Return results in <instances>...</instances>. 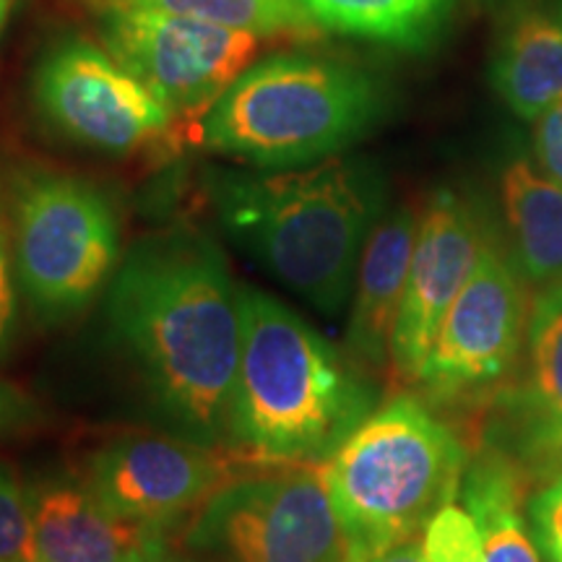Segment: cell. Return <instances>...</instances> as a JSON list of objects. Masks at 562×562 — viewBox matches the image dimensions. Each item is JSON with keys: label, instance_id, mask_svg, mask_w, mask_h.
<instances>
[{"label": "cell", "instance_id": "cell-12", "mask_svg": "<svg viewBox=\"0 0 562 562\" xmlns=\"http://www.w3.org/2000/svg\"><path fill=\"white\" fill-rule=\"evenodd\" d=\"M487 240L474 209L461 195L432 193L419 214L417 243L391 341V362L406 381L417 383L435 336L472 277Z\"/></svg>", "mask_w": 562, "mask_h": 562}, {"label": "cell", "instance_id": "cell-13", "mask_svg": "<svg viewBox=\"0 0 562 562\" xmlns=\"http://www.w3.org/2000/svg\"><path fill=\"white\" fill-rule=\"evenodd\" d=\"M34 562H144L161 529L110 510L89 484L47 480L30 490Z\"/></svg>", "mask_w": 562, "mask_h": 562}, {"label": "cell", "instance_id": "cell-15", "mask_svg": "<svg viewBox=\"0 0 562 562\" xmlns=\"http://www.w3.org/2000/svg\"><path fill=\"white\" fill-rule=\"evenodd\" d=\"M492 87L524 121H537L562 100V21L521 11L505 26L492 58Z\"/></svg>", "mask_w": 562, "mask_h": 562}, {"label": "cell", "instance_id": "cell-14", "mask_svg": "<svg viewBox=\"0 0 562 562\" xmlns=\"http://www.w3.org/2000/svg\"><path fill=\"white\" fill-rule=\"evenodd\" d=\"M419 214L402 206L383 214L364 243L357 266L355 294L347 328V344L357 360L370 368L391 362L393 328L398 321L414 243H417Z\"/></svg>", "mask_w": 562, "mask_h": 562}, {"label": "cell", "instance_id": "cell-4", "mask_svg": "<svg viewBox=\"0 0 562 562\" xmlns=\"http://www.w3.org/2000/svg\"><path fill=\"white\" fill-rule=\"evenodd\" d=\"M383 91L368 70L311 53H277L237 76L199 121L203 149L256 170L336 157L372 128Z\"/></svg>", "mask_w": 562, "mask_h": 562}, {"label": "cell", "instance_id": "cell-18", "mask_svg": "<svg viewBox=\"0 0 562 562\" xmlns=\"http://www.w3.org/2000/svg\"><path fill=\"white\" fill-rule=\"evenodd\" d=\"M463 505L482 531L487 562H542L531 529L518 510V476L508 463L482 459L461 482Z\"/></svg>", "mask_w": 562, "mask_h": 562}, {"label": "cell", "instance_id": "cell-1", "mask_svg": "<svg viewBox=\"0 0 562 562\" xmlns=\"http://www.w3.org/2000/svg\"><path fill=\"white\" fill-rule=\"evenodd\" d=\"M108 313L161 409L193 438L227 442L243 315L220 245L188 229L133 245L112 277Z\"/></svg>", "mask_w": 562, "mask_h": 562}, {"label": "cell", "instance_id": "cell-21", "mask_svg": "<svg viewBox=\"0 0 562 562\" xmlns=\"http://www.w3.org/2000/svg\"><path fill=\"white\" fill-rule=\"evenodd\" d=\"M422 554L425 562H487L480 526L456 501L442 505L427 521L422 531Z\"/></svg>", "mask_w": 562, "mask_h": 562}, {"label": "cell", "instance_id": "cell-29", "mask_svg": "<svg viewBox=\"0 0 562 562\" xmlns=\"http://www.w3.org/2000/svg\"><path fill=\"white\" fill-rule=\"evenodd\" d=\"M9 11H11V0H0V30H3L5 19H9Z\"/></svg>", "mask_w": 562, "mask_h": 562}, {"label": "cell", "instance_id": "cell-24", "mask_svg": "<svg viewBox=\"0 0 562 562\" xmlns=\"http://www.w3.org/2000/svg\"><path fill=\"white\" fill-rule=\"evenodd\" d=\"M533 154L539 170L562 186V100L533 121Z\"/></svg>", "mask_w": 562, "mask_h": 562}, {"label": "cell", "instance_id": "cell-5", "mask_svg": "<svg viewBox=\"0 0 562 562\" xmlns=\"http://www.w3.org/2000/svg\"><path fill=\"white\" fill-rule=\"evenodd\" d=\"M344 554H368L419 537L467 474L459 438L414 396L370 412L323 461Z\"/></svg>", "mask_w": 562, "mask_h": 562}, {"label": "cell", "instance_id": "cell-9", "mask_svg": "<svg viewBox=\"0 0 562 562\" xmlns=\"http://www.w3.org/2000/svg\"><path fill=\"white\" fill-rule=\"evenodd\" d=\"M102 45L159 97L175 117H195L227 91L261 50V37L146 9L100 11Z\"/></svg>", "mask_w": 562, "mask_h": 562}, {"label": "cell", "instance_id": "cell-2", "mask_svg": "<svg viewBox=\"0 0 562 562\" xmlns=\"http://www.w3.org/2000/svg\"><path fill=\"white\" fill-rule=\"evenodd\" d=\"M224 229L321 313H339L383 216V180L364 159L227 172L211 186Z\"/></svg>", "mask_w": 562, "mask_h": 562}, {"label": "cell", "instance_id": "cell-27", "mask_svg": "<svg viewBox=\"0 0 562 562\" xmlns=\"http://www.w3.org/2000/svg\"><path fill=\"white\" fill-rule=\"evenodd\" d=\"M542 446H550V448H558V451H562V430L552 432L550 438H544V440H542Z\"/></svg>", "mask_w": 562, "mask_h": 562}, {"label": "cell", "instance_id": "cell-19", "mask_svg": "<svg viewBox=\"0 0 562 562\" xmlns=\"http://www.w3.org/2000/svg\"><path fill=\"white\" fill-rule=\"evenodd\" d=\"M87 3L100 11L146 9L172 13V16L250 32L261 40L286 37L313 42L326 34L300 0H87Z\"/></svg>", "mask_w": 562, "mask_h": 562}, {"label": "cell", "instance_id": "cell-30", "mask_svg": "<svg viewBox=\"0 0 562 562\" xmlns=\"http://www.w3.org/2000/svg\"><path fill=\"white\" fill-rule=\"evenodd\" d=\"M558 16H560V21H562V3H560V9H558Z\"/></svg>", "mask_w": 562, "mask_h": 562}, {"label": "cell", "instance_id": "cell-26", "mask_svg": "<svg viewBox=\"0 0 562 562\" xmlns=\"http://www.w3.org/2000/svg\"><path fill=\"white\" fill-rule=\"evenodd\" d=\"M341 562H425V554H422V539L414 537L378 552L344 554Z\"/></svg>", "mask_w": 562, "mask_h": 562}, {"label": "cell", "instance_id": "cell-11", "mask_svg": "<svg viewBox=\"0 0 562 562\" xmlns=\"http://www.w3.org/2000/svg\"><path fill=\"white\" fill-rule=\"evenodd\" d=\"M240 463V456L201 440L133 435L91 456L87 484L110 510L165 529L237 480Z\"/></svg>", "mask_w": 562, "mask_h": 562}, {"label": "cell", "instance_id": "cell-6", "mask_svg": "<svg viewBox=\"0 0 562 562\" xmlns=\"http://www.w3.org/2000/svg\"><path fill=\"white\" fill-rule=\"evenodd\" d=\"M11 224L21 290L50 321L83 311L121 266V222L89 180L45 170L21 175Z\"/></svg>", "mask_w": 562, "mask_h": 562}, {"label": "cell", "instance_id": "cell-10", "mask_svg": "<svg viewBox=\"0 0 562 562\" xmlns=\"http://www.w3.org/2000/svg\"><path fill=\"white\" fill-rule=\"evenodd\" d=\"M526 302L521 281L492 240L442 321L417 383L453 398L501 381L521 347Z\"/></svg>", "mask_w": 562, "mask_h": 562}, {"label": "cell", "instance_id": "cell-22", "mask_svg": "<svg viewBox=\"0 0 562 562\" xmlns=\"http://www.w3.org/2000/svg\"><path fill=\"white\" fill-rule=\"evenodd\" d=\"M0 562H34L30 490L0 461Z\"/></svg>", "mask_w": 562, "mask_h": 562}, {"label": "cell", "instance_id": "cell-16", "mask_svg": "<svg viewBox=\"0 0 562 562\" xmlns=\"http://www.w3.org/2000/svg\"><path fill=\"white\" fill-rule=\"evenodd\" d=\"M503 206L524 277L539 286L562 281V186L518 157L503 175Z\"/></svg>", "mask_w": 562, "mask_h": 562}, {"label": "cell", "instance_id": "cell-3", "mask_svg": "<svg viewBox=\"0 0 562 562\" xmlns=\"http://www.w3.org/2000/svg\"><path fill=\"white\" fill-rule=\"evenodd\" d=\"M229 442L266 463L326 461L372 412L370 385L297 313L240 286Z\"/></svg>", "mask_w": 562, "mask_h": 562}, {"label": "cell", "instance_id": "cell-28", "mask_svg": "<svg viewBox=\"0 0 562 562\" xmlns=\"http://www.w3.org/2000/svg\"><path fill=\"white\" fill-rule=\"evenodd\" d=\"M144 562H191V560H178V558H170L167 552H159V554H154V558L144 560Z\"/></svg>", "mask_w": 562, "mask_h": 562}, {"label": "cell", "instance_id": "cell-7", "mask_svg": "<svg viewBox=\"0 0 562 562\" xmlns=\"http://www.w3.org/2000/svg\"><path fill=\"white\" fill-rule=\"evenodd\" d=\"M188 544L227 562H341L323 461L237 476L201 505Z\"/></svg>", "mask_w": 562, "mask_h": 562}, {"label": "cell", "instance_id": "cell-8", "mask_svg": "<svg viewBox=\"0 0 562 562\" xmlns=\"http://www.w3.org/2000/svg\"><path fill=\"white\" fill-rule=\"evenodd\" d=\"M32 97L53 131L110 157L149 149L178 121L108 47L83 37L55 42L42 55Z\"/></svg>", "mask_w": 562, "mask_h": 562}, {"label": "cell", "instance_id": "cell-17", "mask_svg": "<svg viewBox=\"0 0 562 562\" xmlns=\"http://www.w3.org/2000/svg\"><path fill=\"white\" fill-rule=\"evenodd\" d=\"M326 32L398 50H422L438 37L453 0H300Z\"/></svg>", "mask_w": 562, "mask_h": 562}, {"label": "cell", "instance_id": "cell-20", "mask_svg": "<svg viewBox=\"0 0 562 562\" xmlns=\"http://www.w3.org/2000/svg\"><path fill=\"white\" fill-rule=\"evenodd\" d=\"M526 406L537 427V442H542L562 430V281L537 292L526 321Z\"/></svg>", "mask_w": 562, "mask_h": 562}, {"label": "cell", "instance_id": "cell-23", "mask_svg": "<svg viewBox=\"0 0 562 562\" xmlns=\"http://www.w3.org/2000/svg\"><path fill=\"white\" fill-rule=\"evenodd\" d=\"M529 529L547 562H562V476L529 503Z\"/></svg>", "mask_w": 562, "mask_h": 562}, {"label": "cell", "instance_id": "cell-25", "mask_svg": "<svg viewBox=\"0 0 562 562\" xmlns=\"http://www.w3.org/2000/svg\"><path fill=\"white\" fill-rule=\"evenodd\" d=\"M13 334H16V290H13L9 229L0 211V360L9 355Z\"/></svg>", "mask_w": 562, "mask_h": 562}]
</instances>
